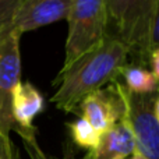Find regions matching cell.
Here are the masks:
<instances>
[{
  "mask_svg": "<svg viewBox=\"0 0 159 159\" xmlns=\"http://www.w3.org/2000/svg\"><path fill=\"white\" fill-rule=\"evenodd\" d=\"M78 109L81 110V117L99 135L106 133L126 116V103L120 91V82L115 80L109 87L88 95L80 103Z\"/></svg>",
  "mask_w": 159,
  "mask_h": 159,
  "instance_id": "8992f818",
  "label": "cell"
},
{
  "mask_svg": "<svg viewBox=\"0 0 159 159\" xmlns=\"http://www.w3.org/2000/svg\"><path fill=\"white\" fill-rule=\"evenodd\" d=\"M135 151V140L127 120V113L117 124L101 134L95 149L84 159H126Z\"/></svg>",
  "mask_w": 159,
  "mask_h": 159,
  "instance_id": "9c48e42d",
  "label": "cell"
},
{
  "mask_svg": "<svg viewBox=\"0 0 159 159\" xmlns=\"http://www.w3.org/2000/svg\"><path fill=\"white\" fill-rule=\"evenodd\" d=\"M155 0H106V38L119 41L131 64L148 66Z\"/></svg>",
  "mask_w": 159,
  "mask_h": 159,
  "instance_id": "7a4b0ae2",
  "label": "cell"
},
{
  "mask_svg": "<svg viewBox=\"0 0 159 159\" xmlns=\"http://www.w3.org/2000/svg\"><path fill=\"white\" fill-rule=\"evenodd\" d=\"M45 109V98L31 82H20L13 92L11 113L16 123L14 131L22 137L27 133L36 131L34 119Z\"/></svg>",
  "mask_w": 159,
  "mask_h": 159,
  "instance_id": "ba28073f",
  "label": "cell"
},
{
  "mask_svg": "<svg viewBox=\"0 0 159 159\" xmlns=\"http://www.w3.org/2000/svg\"><path fill=\"white\" fill-rule=\"evenodd\" d=\"M120 91L126 103L127 120L134 134L135 149L145 159H159V124L152 110L157 92L152 95H134L121 82Z\"/></svg>",
  "mask_w": 159,
  "mask_h": 159,
  "instance_id": "5b68a950",
  "label": "cell"
},
{
  "mask_svg": "<svg viewBox=\"0 0 159 159\" xmlns=\"http://www.w3.org/2000/svg\"><path fill=\"white\" fill-rule=\"evenodd\" d=\"M24 144H25V148H27L31 159H49L42 152V149L39 148L38 143H36V138L30 140V141H24Z\"/></svg>",
  "mask_w": 159,
  "mask_h": 159,
  "instance_id": "5bb4252c",
  "label": "cell"
},
{
  "mask_svg": "<svg viewBox=\"0 0 159 159\" xmlns=\"http://www.w3.org/2000/svg\"><path fill=\"white\" fill-rule=\"evenodd\" d=\"M158 92H159V88H158Z\"/></svg>",
  "mask_w": 159,
  "mask_h": 159,
  "instance_id": "ac0fdd59",
  "label": "cell"
},
{
  "mask_svg": "<svg viewBox=\"0 0 159 159\" xmlns=\"http://www.w3.org/2000/svg\"><path fill=\"white\" fill-rule=\"evenodd\" d=\"M148 66H151L152 75H154V77L157 78V81L159 82V48H154V49L151 50Z\"/></svg>",
  "mask_w": 159,
  "mask_h": 159,
  "instance_id": "9a60e30c",
  "label": "cell"
},
{
  "mask_svg": "<svg viewBox=\"0 0 159 159\" xmlns=\"http://www.w3.org/2000/svg\"><path fill=\"white\" fill-rule=\"evenodd\" d=\"M131 159H145V158H144L143 155H141L140 152L137 151V149H135V151L133 152V155H131Z\"/></svg>",
  "mask_w": 159,
  "mask_h": 159,
  "instance_id": "e0dca14e",
  "label": "cell"
},
{
  "mask_svg": "<svg viewBox=\"0 0 159 159\" xmlns=\"http://www.w3.org/2000/svg\"><path fill=\"white\" fill-rule=\"evenodd\" d=\"M18 0H0V39L11 30V20Z\"/></svg>",
  "mask_w": 159,
  "mask_h": 159,
  "instance_id": "7c38bea8",
  "label": "cell"
},
{
  "mask_svg": "<svg viewBox=\"0 0 159 159\" xmlns=\"http://www.w3.org/2000/svg\"><path fill=\"white\" fill-rule=\"evenodd\" d=\"M73 0H18L11 30L20 36L28 31L66 18Z\"/></svg>",
  "mask_w": 159,
  "mask_h": 159,
  "instance_id": "52a82bcc",
  "label": "cell"
},
{
  "mask_svg": "<svg viewBox=\"0 0 159 159\" xmlns=\"http://www.w3.org/2000/svg\"><path fill=\"white\" fill-rule=\"evenodd\" d=\"M151 45L152 49L159 48V0H155V11L154 21H152V32H151Z\"/></svg>",
  "mask_w": 159,
  "mask_h": 159,
  "instance_id": "4fadbf2b",
  "label": "cell"
},
{
  "mask_svg": "<svg viewBox=\"0 0 159 159\" xmlns=\"http://www.w3.org/2000/svg\"><path fill=\"white\" fill-rule=\"evenodd\" d=\"M67 127L70 130V137H71L74 145L88 149L89 152L96 148L101 135L93 130V127L85 119L80 117L74 121H70L67 123Z\"/></svg>",
  "mask_w": 159,
  "mask_h": 159,
  "instance_id": "8fae6325",
  "label": "cell"
},
{
  "mask_svg": "<svg viewBox=\"0 0 159 159\" xmlns=\"http://www.w3.org/2000/svg\"><path fill=\"white\" fill-rule=\"evenodd\" d=\"M20 38L10 30L0 39V140L10 149H13L10 133L16 130L11 113L13 92L21 82Z\"/></svg>",
  "mask_w": 159,
  "mask_h": 159,
  "instance_id": "277c9868",
  "label": "cell"
},
{
  "mask_svg": "<svg viewBox=\"0 0 159 159\" xmlns=\"http://www.w3.org/2000/svg\"><path fill=\"white\" fill-rule=\"evenodd\" d=\"M152 110H154L155 120H157V121H158V124H159V92H157V96H155V101H154V106H152Z\"/></svg>",
  "mask_w": 159,
  "mask_h": 159,
  "instance_id": "2e32d148",
  "label": "cell"
},
{
  "mask_svg": "<svg viewBox=\"0 0 159 159\" xmlns=\"http://www.w3.org/2000/svg\"><path fill=\"white\" fill-rule=\"evenodd\" d=\"M66 20L69 22V34L66 39V57L61 69L69 67L105 41L107 22L106 2L73 0Z\"/></svg>",
  "mask_w": 159,
  "mask_h": 159,
  "instance_id": "3957f363",
  "label": "cell"
},
{
  "mask_svg": "<svg viewBox=\"0 0 159 159\" xmlns=\"http://www.w3.org/2000/svg\"><path fill=\"white\" fill-rule=\"evenodd\" d=\"M119 77L124 80L123 87L134 95H152L158 92L159 82L151 71L135 64H124L121 67Z\"/></svg>",
  "mask_w": 159,
  "mask_h": 159,
  "instance_id": "30bf717a",
  "label": "cell"
},
{
  "mask_svg": "<svg viewBox=\"0 0 159 159\" xmlns=\"http://www.w3.org/2000/svg\"><path fill=\"white\" fill-rule=\"evenodd\" d=\"M127 59L129 52L120 42L105 38L98 48L60 70L53 82H60V85L50 101L63 112L77 113L80 103L88 95L117 80Z\"/></svg>",
  "mask_w": 159,
  "mask_h": 159,
  "instance_id": "6da1fadb",
  "label": "cell"
}]
</instances>
